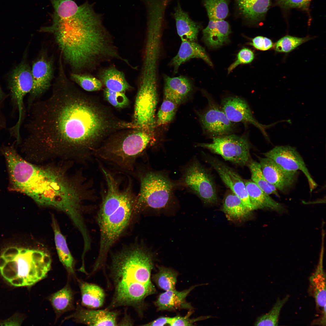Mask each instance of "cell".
I'll return each instance as SVG.
<instances>
[{
    "instance_id": "1",
    "label": "cell",
    "mask_w": 326,
    "mask_h": 326,
    "mask_svg": "<svg viewBox=\"0 0 326 326\" xmlns=\"http://www.w3.org/2000/svg\"><path fill=\"white\" fill-rule=\"evenodd\" d=\"M51 95L30 106L28 135L23 145L30 155L87 153L110 126L109 120L88 97L59 73Z\"/></svg>"
},
{
    "instance_id": "2",
    "label": "cell",
    "mask_w": 326,
    "mask_h": 326,
    "mask_svg": "<svg viewBox=\"0 0 326 326\" xmlns=\"http://www.w3.org/2000/svg\"><path fill=\"white\" fill-rule=\"evenodd\" d=\"M93 6L87 2L76 13L64 18L52 14V24L40 30L53 35L72 73L93 70L102 63L122 58L103 24L102 15Z\"/></svg>"
},
{
    "instance_id": "3",
    "label": "cell",
    "mask_w": 326,
    "mask_h": 326,
    "mask_svg": "<svg viewBox=\"0 0 326 326\" xmlns=\"http://www.w3.org/2000/svg\"><path fill=\"white\" fill-rule=\"evenodd\" d=\"M8 171L10 190L27 195L39 205L63 212L75 226L83 223L82 202L91 193L85 185H77L58 169L37 166L21 157L12 162Z\"/></svg>"
},
{
    "instance_id": "4",
    "label": "cell",
    "mask_w": 326,
    "mask_h": 326,
    "mask_svg": "<svg viewBox=\"0 0 326 326\" xmlns=\"http://www.w3.org/2000/svg\"><path fill=\"white\" fill-rule=\"evenodd\" d=\"M153 266L152 254L139 244L113 254L110 268L113 293L106 309L130 306L141 315L145 299L155 292L151 280Z\"/></svg>"
},
{
    "instance_id": "5",
    "label": "cell",
    "mask_w": 326,
    "mask_h": 326,
    "mask_svg": "<svg viewBox=\"0 0 326 326\" xmlns=\"http://www.w3.org/2000/svg\"><path fill=\"white\" fill-rule=\"evenodd\" d=\"M106 183L97 215L100 232L98 253L93 267H104L110 250L127 228L135 214L136 195L130 179L123 185L119 179L103 166L100 168Z\"/></svg>"
},
{
    "instance_id": "6",
    "label": "cell",
    "mask_w": 326,
    "mask_h": 326,
    "mask_svg": "<svg viewBox=\"0 0 326 326\" xmlns=\"http://www.w3.org/2000/svg\"><path fill=\"white\" fill-rule=\"evenodd\" d=\"M51 259L37 249L11 247L0 256V272L15 286H30L45 278L50 270Z\"/></svg>"
},
{
    "instance_id": "7",
    "label": "cell",
    "mask_w": 326,
    "mask_h": 326,
    "mask_svg": "<svg viewBox=\"0 0 326 326\" xmlns=\"http://www.w3.org/2000/svg\"><path fill=\"white\" fill-rule=\"evenodd\" d=\"M139 171L140 187L136 196L135 213L169 208L175 200V191L178 187L177 181H173L164 171L144 169Z\"/></svg>"
},
{
    "instance_id": "8",
    "label": "cell",
    "mask_w": 326,
    "mask_h": 326,
    "mask_svg": "<svg viewBox=\"0 0 326 326\" xmlns=\"http://www.w3.org/2000/svg\"><path fill=\"white\" fill-rule=\"evenodd\" d=\"M153 139L147 133L138 130L121 139L106 144L95 153L99 158L118 168L132 171L138 158L149 145L154 143Z\"/></svg>"
},
{
    "instance_id": "9",
    "label": "cell",
    "mask_w": 326,
    "mask_h": 326,
    "mask_svg": "<svg viewBox=\"0 0 326 326\" xmlns=\"http://www.w3.org/2000/svg\"><path fill=\"white\" fill-rule=\"evenodd\" d=\"M157 71L153 66L142 68L133 115V123L136 128L147 133L153 138L158 101Z\"/></svg>"
},
{
    "instance_id": "10",
    "label": "cell",
    "mask_w": 326,
    "mask_h": 326,
    "mask_svg": "<svg viewBox=\"0 0 326 326\" xmlns=\"http://www.w3.org/2000/svg\"><path fill=\"white\" fill-rule=\"evenodd\" d=\"M181 173V177L177 181L179 187L195 194L206 204L217 202V191L212 177L197 158H193L184 166Z\"/></svg>"
},
{
    "instance_id": "11",
    "label": "cell",
    "mask_w": 326,
    "mask_h": 326,
    "mask_svg": "<svg viewBox=\"0 0 326 326\" xmlns=\"http://www.w3.org/2000/svg\"><path fill=\"white\" fill-rule=\"evenodd\" d=\"M210 143H198L196 146L220 155L226 161L240 166L248 164L250 158L251 145L246 135L230 134L213 138Z\"/></svg>"
},
{
    "instance_id": "12",
    "label": "cell",
    "mask_w": 326,
    "mask_h": 326,
    "mask_svg": "<svg viewBox=\"0 0 326 326\" xmlns=\"http://www.w3.org/2000/svg\"><path fill=\"white\" fill-rule=\"evenodd\" d=\"M33 85L31 68L28 63L23 61L13 70L9 81L10 97L13 108L18 113V121L11 127L16 133L20 132L24 117V99L27 94L30 92Z\"/></svg>"
},
{
    "instance_id": "13",
    "label": "cell",
    "mask_w": 326,
    "mask_h": 326,
    "mask_svg": "<svg viewBox=\"0 0 326 326\" xmlns=\"http://www.w3.org/2000/svg\"><path fill=\"white\" fill-rule=\"evenodd\" d=\"M207 99V107L199 116L205 132L212 138L231 134L234 123L228 119L221 107L211 97H208Z\"/></svg>"
},
{
    "instance_id": "14",
    "label": "cell",
    "mask_w": 326,
    "mask_h": 326,
    "mask_svg": "<svg viewBox=\"0 0 326 326\" xmlns=\"http://www.w3.org/2000/svg\"><path fill=\"white\" fill-rule=\"evenodd\" d=\"M263 154L286 171H302L307 179L311 192L317 187V184L312 177L302 158L295 148L289 145L277 146Z\"/></svg>"
},
{
    "instance_id": "15",
    "label": "cell",
    "mask_w": 326,
    "mask_h": 326,
    "mask_svg": "<svg viewBox=\"0 0 326 326\" xmlns=\"http://www.w3.org/2000/svg\"><path fill=\"white\" fill-rule=\"evenodd\" d=\"M31 70L33 85L28 107L50 87L53 75V61L46 53H42L33 63Z\"/></svg>"
},
{
    "instance_id": "16",
    "label": "cell",
    "mask_w": 326,
    "mask_h": 326,
    "mask_svg": "<svg viewBox=\"0 0 326 326\" xmlns=\"http://www.w3.org/2000/svg\"><path fill=\"white\" fill-rule=\"evenodd\" d=\"M206 161L217 172L224 183L241 200L250 211L253 210L243 180L234 169L218 159L206 156Z\"/></svg>"
},
{
    "instance_id": "17",
    "label": "cell",
    "mask_w": 326,
    "mask_h": 326,
    "mask_svg": "<svg viewBox=\"0 0 326 326\" xmlns=\"http://www.w3.org/2000/svg\"><path fill=\"white\" fill-rule=\"evenodd\" d=\"M221 107L231 122L253 125L267 136L264 129L267 126L260 123L254 118L249 106L243 99L237 96L226 97L222 100Z\"/></svg>"
},
{
    "instance_id": "18",
    "label": "cell",
    "mask_w": 326,
    "mask_h": 326,
    "mask_svg": "<svg viewBox=\"0 0 326 326\" xmlns=\"http://www.w3.org/2000/svg\"><path fill=\"white\" fill-rule=\"evenodd\" d=\"M263 174L267 181L277 190L285 192L295 182L297 172L286 171L271 159L259 157Z\"/></svg>"
},
{
    "instance_id": "19",
    "label": "cell",
    "mask_w": 326,
    "mask_h": 326,
    "mask_svg": "<svg viewBox=\"0 0 326 326\" xmlns=\"http://www.w3.org/2000/svg\"><path fill=\"white\" fill-rule=\"evenodd\" d=\"M118 312L106 309L89 310L79 307L72 314L66 317V320L72 319L75 322L90 326L117 325Z\"/></svg>"
},
{
    "instance_id": "20",
    "label": "cell",
    "mask_w": 326,
    "mask_h": 326,
    "mask_svg": "<svg viewBox=\"0 0 326 326\" xmlns=\"http://www.w3.org/2000/svg\"><path fill=\"white\" fill-rule=\"evenodd\" d=\"M164 98L173 101L178 105L186 100L192 90V83L185 76L171 77L164 75Z\"/></svg>"
},
{
    "instance_id": "21",
    "label": "cell",
    "mask_w": 326,
    "mask_h": 326,
    "mask_svg": "<svg viewBox=\"0 0 326 326\" xmlns=\"http://www.w3.org/2000/svg\"><path fill=\"white\" fill-rule=\"evenodd\" d=\"M181 44L177 54L172 59L170 64L177 73L181 64L190 59L197 58L203 59L209 65L213 64L205 49L196 41L181 39Z\"/></svg>"
},
{
    "instance_id": "22",
    "label": "cell",
    "mask_w": 326,
    "mask_h": 326,
    "mask_svg": "<svg viewBox=\"0 0 326 326\" xmlns=\"http://www.w3.org/2000/svg\"><path fill=\"white\" fill-rule=\"evenodd\" d=\"M230 26L224 20H209L208 24L203 30V40L207 46L215 49L220 47L229 40Z\"/></svg>"
},
{
    "instance_id": "23",
    "label": "cell",
    "mask_w": 326,
    "mask_h": 326,
    "mask_svg": "<svg viewBox=\"0 0 326 326\" xmlns=\"http://www.w3.org/2000/svg\"><path fill=\"white\" fill-rule=\"evenodd\" d=\"M199 285L181 291L175 289L166 291L159 296L155 302L158 311H172L181 309H192L191 304L186 301L190 292Z\"/></svg>"
},
{
    "instance_id": "24",
    "label": "cell",
    "mask_w": 326,
    "mask_h": 326,
    "mask_svg": "<svg viewBox=\"0 0 326 326\" xmlns=\"http://www.w3.org/2000/svg\"><path fill=\"white\" fill-rule=\"evenodd\" d=\"M323 247L318 264L309 277L308 289L309 295L315 299L317 307L322 310L326 306V274L323 266Z\"/></svg>"
},
{
    "instance_id": "25",
    "label": "cell",
    "mask_w": 326,
    "mask_h": 326,
    "mask_svg": "<svg viewBox=\"0 0 326 326\" xmlns=\"http://www.w3.org/2000/svg\"><path fill=\"white\" fill-rule=\"evenodd\" d=\"M244 183L253 210L266 208L279 213L283 212L282 205L273 199L250 180H245Z\"/></svg>"
},
{
    "instance_id": "26",
    "label": "cell",
    "mask_w": 326,
    "mask_h": 326,
    "mask_svg": "<svg viewBox=\"0 0 326 326\" xmlns=\"http://www.w3.org/2000/svg\"><path fill=\"white\" fill-rule=\"evenodd\" d=\"M222 210L228 220L236 222H241L248 219L251 212L232 191L225 197Z\"/></svg>"
},
{
    "instance_id": "27",
    "label": "cell",
    "mask_w": 326,
    "mask_h": 326,
    "mask_svg": "<svg viewBox=\"0 0 326 326\" xmlns=\"http://www.w3.org/2000/svg\"><path fill=\"white\" fill-rule=\"evenodd\" d=\"M177 34L181 39L195 41L200 29V25L192 20L187 13L182 9L178 3L174 14Z\"/></svg>"
},
{
    "instance_id": "28",
    "label": "cell",
    "mask_w": 326,
    "mask_h": 326,
    "mask_svg": "<svg viewBox=\"0 0 326 326\" xmlns=\"http://www.w3.org/2000/svg\"><path fill=\"white\" fill-rule=\"evenodd\" d=\"M242 15L251 22L260 20L265 16L270 5V0H236Z\"/></svg>"
},
{
    "instance_id": "29",
    "label": "cell",
    "mask_w": 326,
    "mask_h": 326,
    "mask_svg": "<svg viewBox=\"0 0 326 326\" xmlns=\"http://www.w3.org/2000/svg\"><path fill=\"white\" fill-rule=\"evenodd\" d=\"M99 77L106 88L113 91L123 92L131 87L124 73L113 66L102 70Z\"/></svg>"
},
{
    "instance_id": "30",
    "label": "cell",
    "mask_w": 326,
    "mask_h": 326,
    "mask_svg": "<svg viewBox=\"0 0 326 326\" xmlns=\"http://www.w3.org/2000/svg\"><path fill=\"white\" fill-rule=\"evenodd\" d=\"M79 285L83 305L96 308L103 305L105 294L102 288L96 284L84 282H80Z\"/></svg>"
},
{
    "instance_id": "31",
    "label": "cell",
    "mask_w": 326,
    "mask_h": 326,
    "mask_svg": "<svg viewBox=\"0 0 326 326\" xmlns=\"http://www.w3.org/2000/svg\"><path fill=\"white\" fill-rule=\"evenodd\" d=\"M52 225L56 247L59 260L69 273L73 274L75 273L74 258L69 251L65 236L53 218Z\"/></svg>"
},
{
    "instance_id": "32",
    "label": "cell",
    "mask_w": 326,
    "mask_h": 326,
    "mask_svg": "<svg viewBox=\"0 0 326 326\" xmlns=\"http://www.w3.org/2000/svg\"><path fill=\"white\" fill-rule=\"evenodd\" d=\"M70 286L67 284L64 287L52 294L49 300L57 317L74 307V295Z\"/></svg>"
},
{
    "instance_id": "33",
    "label": "cell",
    "mask_w": 326,
    "mask_h": 326,
    "mask_svg": "<svg viewBox=\"0 0 326 326\" xmlns=\"http://www.w3.org/2000/svg\"><path fill=\"white\" fill-rule=\"evenodd\" d=\"M177 276V273L170 268L159 267L152 279L159 287L167 291L175 289Z\"/></svg>"
},
{
    "instance_id": "34",
    "label": "cell",
    "mask_w": 326,
    "mask_h": 326,
    "mask_svg": "<svg viewBox=\"0 0 326 326\" xmlns=\"http://www.w3.org/2000/svg\"><path fill=\"white\" fill-rule=\"evenodd\" d=\"M248 164L251 173V180L268 194H274L279 197L277 190L264 177L259 162L250 161Z\"/></svg>"
},
{
    "instance_id": "35",
    "label": "cell",
    "mask_w": 326,
    "mask_h": 326,
    "mask_svg": "<svg viewBox=\"0 0 326 326\" xmlns=\"http://www.w3.org/2000/svg\"><path fill=\"white\" fill-rule=\"evenodd\" d=\"M289 297V295H287L282 299H278L268 313L257 318L254 325L277 326L281 311L288 300Z\"/></svg>"
},
{
    "instance_id": "36",
    "label": "cell",
    "mask_w": 326,
    "mask_h": 326,
    "mask_svg": "<svg viewBox=\"0 0 326 326\" xmlns=\"http://www.w3.org/2000/svg\"><path fill=\"white\" fill-rule=\"evenodd\" d=\"M204 5L209 20H224L228 15L227 0H204Z\"/></svg>"
},
{
    "instance_id": "37",
    "label": "cell",
    "mask_w": 326,
    "mask_h": 326,
    "mask_svg": "<svg viewBox=\"0 0 326 326\" xmlns=\"http://www.w3.org/2000/svg\"><path fill=\"white\" fill-rule=\"evenodd\" d=\"M178 105L173 101L164 98L157 114L156 125L162 126L171 122L175 116Z\"/></svg>"
},
{
    "instance_id": "38",
    "label": "cell",
    "mask_w": 326,
    "mask_h": 326,
    "mask_svg": "<svg viewBox=\"0 0 326 326\" xmlns=\"http://www.w3.org/2000/svg\"><path fill=\"white\" fill-rule=\"evenodd\" d=\"M71 79L84 90L93 91L100 90L102 83L99 79L89 74L72 73L70 75Z\"/></svg>"
},
{
    "instance_id": "39",
    "label": "cell",
    "mask_w": 326,
    "mask_h": 326,
    "mask_svg": "<svg viewBox=\"0 0 326 326\" xmlns=\"http://www.w3.org/2000/svg\"><path fill=\"white\" fill-rule=\"evenodd\" d=\"M311 39L312 38L309 37L300 38L286 35L280 38L275 43L274 49L278 52L288 53Z\"/></svg>"
},
{
    "instance_id": "40",
    "label": "cell",
    "mask_w": 326,
    "mask_h": 326,
    "mask_svg": "<svg viewBox=\"0 0 326 326\" xmlns=\"http://www.w3.org/2000/svg\"><path fill=\"white\" fill-rule=\"evenodd\" d=\"M104 94L107 101L114 107L123 108L129 104V100L123 92L113 91L106 88Z\"/></svg>"
},
{
    "instance_id": "41",
    "label": "cell",
    "mask_w": 326,
    "mask_h": 326,
    "mask_svg": "<svg viewBox=\"0 0 326 326\" xmlns=\"http://www.w3.org/2000/svg\"><path fill=\"white\" fill-rule=\"evenodd\" d=\"M254 58V54L250 49L244 48L238 53L235 61L228 69V74H229L238 65L251 62Z\"/></svg>"
},
{
    "instance_id": "42",
    "label": "cell",
    "mask_w": 326,
    "mask_h": 326,
    "mask_svg": "<svg viewBox=\"0 0 326 326\" xmlns=\"http://www.w3.org/2000/svg\"><path fill=\"white\" fill-rule=\"evenodd\" d=\"M191 313L189 312L186 316H180L172 317L169 325L170 326H192L195 322L212 317L211 316H200L195 318H189Z\"/></svg>"
},
{
    "instance_id": "43",
    "label": "cell",
    "mask_w": 326,
    "mask_h": 326,
    "mask_svg": "<svg viewBox=\"0 0 326 326\" xmlns=\"http://www.w3.org/2000/svg\"><path fill=\"white\" fill-rule=\"evenodd\" d=\"M256 49L261 51L268 50L273 46L271 40L266 37L258 36L253 38L250 43Z\"/></svg>"
},
{
    "instance_id": "44",
    "label": "cell",
    "mask_w": 326,
    "mask_h": 326,
    "mask_svg": "<svg viewBox=\"0 0 326 326\" xmlns=\"http://www.w3.org/2000/svg\"><path fill=\"white\" fill-rule=\"evenodd\" d=\"M311 0H277L278 4L285 8H299L306 9Z\"/></svg>"
},
{
    "instance_id": "45",
    "label": "cell",
    "mask_w": 326,
    "mask_h": 326,
    "mask_svg": "<svg viewBox=\"0 0 326 326\" xmlns=\"http://www.w3.org/2000/svg\"><path fill=\"white\" fill-rule=\"evenodd\" d=\"M172 318L161 317L149 323L142 325L144 326H164L168 324L169 325Z\"/></svg>"
},
{
    "instance_id": "46",
    "label": "cell",
    "mask_w": 326,
    "mask_h": 326,
    "mask_svg": "<svg viewBox=\"0 0 326 326\" xmlns=\"http://www.w3.org/2000/svg\"><path fill=\"white\" fill-rule=\"evenodd\" d=\"M6 97L5 95L2 91L0 87V105L4 101Z\"/></svg>"
}]
</instances>
